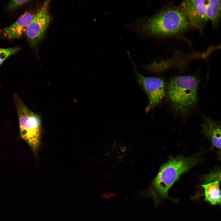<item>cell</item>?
<instances>
[{
    "label": "cell",
    "mask_w": 221,
    "mask_h": 221,
    "mask_svg": "<svg viewBox=\"0 0 221 221\" xmlns=\"http://www.w3.org/2000/svg\"><path fill=\"white\" fill-rule=\"evenodd\" d=\"M139 34L156 37L180 34L191 27L181 7H165L145 20H139L125 25Z\"/></svg>",
    "instance_id": "cell-1"
},
{
    "label": "cell",
    "mask_w": 221,
    "mask_h": 221,
    "mask_svg": "<svg viewBox=\"0 0 221 221\" xmlns=\"http://www.w3.org/2000/svg\"><path fill=\"white\" fill-rule=\"evenodd\" d=\"M200 160L198 154L187 157L180 155L171 157L161 166L150 187L142 194L145 197L152 198L156 206L165 199L175 201L168 196L169 189L176 181L179 180L181 174L198 164Z\"/></svg>",
    "instance_id": "cell-2"
},
{
    "label": "cell",
    "mask_w": 221,
    "mask_h": 221,
    "mask_svg": "<svg viewBox=\"0 0 221 221\" xmlns=\"http://www.w3.org/2000/svg\"><path fill=\"white\" fill-rule=\"evenodd\" d=\"M198 81L193 76L175 77L168 87V97L175 110L187 114L196 105L198 100Z\"/></svg>",
    "instance_id": "cell-3"
},
{
    "label": "cell",
    "mask_w": 221,
    "mask_h": 221,
    "mask_svg": "<svg viewBox=\"0 0 221 221\" xmlns=\"http://www.w3.org/2000/svg\"><path fill=\"white\" fill-rule=\"evenodd\" d=\"M14 98L17 112L20 135L36 153L39 148L41 134V120L30 110L17 94Z\"/></svg>",
    "instance_id": "cell-4"
},
{
    "label": "cell",
    "mask_w": 221,
    "mask_h": 221,
    "mask_svg": "<svg viewBox=\"0 0 221 221\" xmlns=\"http://www.w3.org/2000/svg\"><path fill=\"white\" fill-rule=\"evenodd\" d=\"M134 65L136 78L141 89L147 95L149 104L146 109L147 112L161 102L165 95V84L162 78L145 76L140 73Z\"/></svg>",
    "instance_id": "cell-5"
},
{
    "label": "cell",
    "mask_w": 221,
    "mask_h": 221,
    "mask_svg": "<svg viewBox=\"0 0 221 221\" xmlns=\"http://www.w3.org/2000/svg\"><path fill=\"white\" fill-rule=\"evenodd\" d=\"M49 1H45L33 16L25 34L30 45L36 46L44 37L51 20L48 10Z\"/></svg>",
    "instance_id": "cell-6"
},
{
    "label": "cell",
    "mask_w": 221,
    "mask_h": 221,
    "mask_svg": "<svg viewBox=\"0 0 221 221\" xmlns=\"http://www.w3.org/2000/svg\"><path fill=\"white\" fill-rule=\"evenodd\" d=\"M180 7L185 13L191 26L203 33L208 20L204 1H184Z\"/></svg>",
    "instance_id": "cell-7"
},
{
    "label": "cell",
    "mask_w": 221,
    "mask_h": 221,
    "mask_svg": "<svg viewBox=\"0 0 221 221\" xmlns=\"http://www.w3.org/2000/svg\"><path fill=\"white\" fill-rule=\"evenodd\" d=\"M33 16V14L30 12L24 13L13 24L3 29L4 35L10 39L21 38L25 34Z\"/></svg>",
    "instance_id": "cell-8"
},
{
    "label": "cell",
    "mask_w": 221,
    "mask_h": 221,
    "mask_svg": "<svg viewBox=\"0 0 221 221\" xmlns=\"http://www.w3.org/2000/svg\"><path fill=\"white\" fill-rule=\"evenodd\" d=\"M204 134L215 147L221 149V123L209 117H203L202 124Z\"/></svg>",
    "instance_id": "cell-9"
},
{
    "label": "cell",
    "mask_w": 221,
    "mask_h": 221,
    "mask_svg": "<svg viewBox=\"0 0 221 221\" xmlns=\"http://www.w3.org/2000/svg\"><path fill=\"white\" fill-rule=\"evenodd\" d=\"M219 180L205 183L202 185L204 190L205 200L213 205L221 203V191Z\"/></svg>",
    "instance_id": "cell-10"
},
{
    "label": "cell",
    "mask_w": 221,
    "mask_h": 221,
    "mask_svg": "<svg viewBox=\"0 0 221 221\" xmlns=\"http://www.w3.org/2000/svg\"><path fill=\"white\" fill-rule=\"evenodd\" d=\"M206 4L207 16L214 28L217 27L221 18V0H209Z\"/></svg>",
    "instance_id": "cell-11"
},
{
    "label": "cell",
    "mask_w": 221,
    "mask_h": 221,
    "mask_svg": "<svg viewBox=\"0 0 221 221\" xmlns=\"http://www.w3.org/2000/svg\"><path fill=\"white\" fill-rule=\"evenodd\" d=\"M19 49L18 47L0 48V66L9 56L16 53Z\"/></svg>",
    "instance_id": "cell-12"
},
{
    "label": "cell",
    "mask_w": 221,
    "mask_h": 221,
    "mask_svg": "<svg viewBox=\"0 0 221 221\" xmlns=\"http://www.w3.org/2000/svg\"><path fill=\"white\" fill-rule=\"evenodd\" d=\"M205 183L219 180L221 182V169H217L207 175L205 177Z\"/></svg>",
    "instance_id": "cell-13"
},
{
    "label": "cell",
    "mask_w": 221,
    "mask_h": 221,
    "mask_svg": "<svg viewBox=\"0 0 221 221\" xmlns=\"http://www.w3.org/2000/svg\"><path fill=\"white\" fill-rule=\"evenodd\" d=\"M31 0H11L9 2L8 7L10 10L16 9L30 2Z\"/></svg>",
    "instance_id": "cell-14"
},
{
    "label": "cell",
    "mask_w": 221,
    "mask_h": 221,
    "mask_svg": "<svg viewBox=\"0 0 221 221\" xmlns=\"http://www.w3.org/2000/svg\"><path fill=\"white\" fill-rule=\"evenodd\" d=\"M219 159L221 161V149L219 153Z\"/></svg>",
    "instance_id": "cell-15"
},
{
    "label": "cell",
    "mask_w": 221,
    "mask_h": 221,
    "mask_svg": "<svg viewBox=\"0 0 221 221\" xmlns=\"http://www.w3.org/2000/svg\"><path fill=\"white\" fill-rule=\"evenodd\" d=\"M220 204V205H221V204Z\"/></svg>",
    "instance_id": "cell-16"
}]
</instances>
